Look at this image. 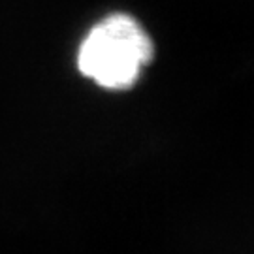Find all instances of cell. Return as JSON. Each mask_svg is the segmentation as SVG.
<instances>
[{"label": "cell", "instance_id": "6da1fadb", "mask_svg": "<svg viewBox=\"0 0 254 254\" xmlns=\"http://www.w3.org/2000/svg\"><path fill=\"white\" fill-rule=\"evenodd\" d=\"M154 57L153 38L134 15L111 11L79 40L75 64L87 79L108 91L134 87Z\"/></svg>", "mask_w": 254, "mask_h": 254}]
</instances>
